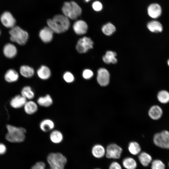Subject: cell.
I'll return each instance as SVG.
<instances>
[{"label": "cell", "instance_id": "cell-1", "mask_svg": "<svg viewBox=\"0 0 169 169\" xmlns=\"http://www.w3.org/2000/svg\"><path fill=\"white\" fill-rule=\"evenodd\" d=\"M47 24L54 32L57 33L66 32L70 26L69 19L63 14H57L52 19H48Z\"/></svg>", "mask_w": 169, "mask_h": 169}, {"label": "cell", "instance_id": "cell-2", "mask_svg": "<svg viewBox=\"0 0 169 169\" xmlns=\"http://www.w3.org/2000/svg\"><path fill=\"white\" fill-rule=\"evenodd\" d=\"M6 127L8 132L5 138L7 141L13 143L21 142L24 141L26 132L25 128L9 125H7Z\"/></svg>", "mask_w": 169, "mask_h": 169}, {"label": "cell", "instance_id": "cell-3", "mask_svg": "<svg viewBox=\"0 0 169 169\" xmlns=\"http://www.w3.org/2000/svg\"><path fill=\"white\" fill-rule=\"evenodd\" d=\"M63 15L69 19L75 20L81 15L82 10L79 4L74 1L65 2L61 8Z\"/></svg>", "mask_w": 169, "mask_h": 169}, {"label": "cell", "instance_id": "cell-4", "mask_svg": "<svg viewBox=\"0 0 169 169\" xmlns=\"http://www.w3.org/2000/svg\"><path fill=\"white\" fill-rule=\"evenodd\" d=\"M10 40L20 45H23L27 43L28 34L27 32L18 26H15L9 31Z\"/></svg>", "mask_w": 169, "mask_h": 169}, {"label": "cell", "instance_id": "cell-5", "mask_svg": "<svg viewBox=\"0 0 169 169\" xmlns=\"http://www.w3.org/2000/svg\"><path fill=\"white\" fill-rule=\"evenodd\" d=\"M47 160L49 167L64 168L67 162L66 157L59 152H52L47 156Z\"/></svg>", "mask_w": 169, "mask_h": 169}, {"label": "cell", "instance_id": "cell-6", "mask_svg": "<svg viewBox=\"0 0 169 169\" xmlns=\"http://www.w3.org/2000/svg\"><path fill=\"white\" fill-rule=\"evenodd\" d=\"M105 157L112 160L119 161L122 158L123 150L118 144L112 142L108 144L105 147Z\"/></svg>", "mask_w": 169, "mask_h": 169}, {"label": "cell", "instance_id": "cell-7", "mask_svg": "<svg viewBox=\"0 0 169 169\" xmlns=\"http://www.w3.org/2000/svg\"><path fill=\"white\" fill-rule=\"evenodd\" d=\"M153 144L158 147L169 149V131L163 130L155 134L153 138Z\"/></svg>", "mask_w": 169, "mask_h": 169}, {"label": "cell", "instance_id": "cell-8", "mask_svg": "<svg viewBox=\"0 0 169 169\" xmlns=\"http://www.w3.org/2000/svg\"><path fill=\"white\" fill-rule=\"evenodd\" d=\"M93 41L90 38L84 37L78 40L76 49L79 53H85L93 48Z\"/></svg>", "mask_w": 169, "mask_h": 169}, {"label": "cell", "instance_id": "cell-9", "mask_svg": "<svg viewBox=\"0 0 169 169\" xmlns=\"http://www.w3.org/2000/svg\"><path fill=\"white\" fill-rule=\"evenodd\" d=\"M119 161L123 169H137L139 164L136 157L131 155L124 157Z\"/></svg>", "mask_w": 169, "mask_h": 169}, {"label": "cell", "instance_id": "cell-10", "mask_svg": "<svg viewBox=\"0 0 169 169\" xmlns=\"http://www.w3.org/2000/svg\"><path fill=\"white\" fill-rule=\"evenodd\" d=\"M90 152L92 156L97 159H102L105 156V147L102 144L97 143L92 146Z\"/></svg>", "mask_w": 169, "mask_h": 169}, {"label": "cell", "instance_id": "cell-11", "mask_svg": "<svg viewBox=\"0 0 169 169\" xmlns=\"http://www.w3.org/2000/svg\"><path fill=\"white\" fill-rule=\"evenodd\" d=\"M0 21L2 24L7 28H11L15 26L16 23L15 19L8 11H5L0 17Z\"/></svg>", "mask_w": 169, "mask_h": 169}, {"label": "cell", "instance_id": "cell-12", "mask_svg": "<svg viewBox=\"0 0 169 169\" xmlns=\"http://www.w3.org/2000/svg\"><path fill=\"white\" fill-rule=\"evenodd\" d=\"M110 74L106 69L101 68L98 70L97 80L100 85L105 86L108 85L110 82Z\"/></svg>", "mask_w": 169, "mask_h": 169}, {"label": "cell", "instance_id": "cell-13", "mask_svg": "<svg viewBox=\"0 0 169 169\" xmlns=\"http://www.w3.org/2000/svg\"><path fill=\"white\" fill-rule=\"evenodd\" d=\"M136 157L138 163L145 167L149 166L153 159L149 153L144 151H142Z\"/></svg>", "mask_w": 169, "mask_h": 169}, {"label": "cell", "instance_id": "cell-14", "mask_svg": "<svg viewBox=\"0 0 169 169\" xmlns=\"http://www.w3.org/2000/svg\"><path fill=\"white\" fill-rule=\"evenodd\" d=\"M127 150L130 155L134 157L137 156L142 151L141 145L136 141H131L129 142Z\"/></svg>", "mask_w": 169, "mask_h": 169}, {"label": "cell", "instance_id": "cell-15", "mask_svg": "<svg viewBox=\"0 0 169 169\" xmlns=\"http://www.w3.org/2000/svg\"><path fill=\"white\" fill-rule=\"evenodd\" d=\"M88 28L87 23L82 20H78L74 23L73 28L75 33L78 35L85 33Z\"/></svg>", "mask_w": 169, "mask_h": 169}, {"label": "cell", "instance_id": "cell-16", "mask_svg": "<svg viewBox=\"0 0 169 169\" xmlns=\"http://www.w3.org/2000/svg\"><path fill=\"white\" fill-rule=\"evenodd\" d=\"M54 32L49 27H46L42 29L39 33V36L44 43L50 42L53 39Z\"/></svg>", "mask_w": 169, "mask_h": 169}, {"label": "cell", "instance_id": "cell-17", "mask_svg": "<svg viewBox=\"0 0 169 169\" xmlns=\"http://www.w3.org/2000/svg\"><path fill=\"white\" fill-rule=\"evenodd\" d=\"M161 6L157 3H152L147 8L148 15L153 18H156L159 17L161 14Z\"/></svg>", "mask_w": 169, "mask_h": 169}, {"label": "cell", "instance_id": "cell-18", "mask_svg": "<svg viewBox=\"0 0 169 169\" xmlns=\"http://www.w3.org/2000/svg\"><path fill=\"white\" fill-rule=\"evenodd\" d=\"M148 115L152 119L158 120L162 117L163 111L162 108L159 105L152 106L148 111Z\"/></svg>", "mask_w": 169, "mask_h": 169}, {"label": "cell", "instance_id": "cell-19", "mask_svg": "<svg viewBox=\"0 0 169 169\" xmlns=\"http://www.w3.org/2000/svg\"><path fill=\"white\" fill-rule=\"evenodd\" d=\"M3 51L4 56L9 59L15 57L17 53V49L16 46L11 43L5 44L3 47Z\"/></svg>", "mask_w": 169, "mask_h": 169}, {"label": "cell", "instance_id": "cell-20", "mask_svg": "<svg viewBox=\"0 0 169 169\" xmlns=\"http://www.w3.org/2000/svg\"><path fill=\"white\" fill-rule=\"evenodd\" d=\"M55 123L50 119H45L40 123L39 127L42 131L46 132L53 131L54 128Z\"/></svg>", "mask_w": 169, "mask_h": 169}, {"label": "cell", "instance_id": "cell-21", "mask_svg": "<svg viewBox=\"0 0 169 169\" xmlns=\"http://www.w3.org/2000/svg\"><path fill=\"white\" fill-rule=\"evenodd\" d=\"M27 100L21 95H18L11 100L10 104L14 108H19L24 106Z\"/></svg>", "mask_w": 169, "mask_h": 169}, {"label": "cell", "instance_id": "cell-22", "mask_svg": "<svg viewBox=\"0 0 169 169\" xmlns=\"http://www.w3.org/2000/svg\"><path fill=\"white\" fill-rule=\"evenodd\" d=\"M53 99L49 94L40 96L37 99V103L38 105L44 107L50 106L53 104Z\"/></svg>", "mask_w": 169, "mask_h": 169}, {"label": "cell", "instance_id": "cell-23", "mask_svg": "<svg viewBox=\"0 0 169 169\" xmlns=\"http://www.w3.org/2000/svg\"><path fill=\"white\" fill-rule=\"evenodd\" d=\"M23 107L25 112L28 115L35 113L38 109L37 103L31 100L27 101Z\"/></svg>", "mask_w": 169, "mask_h": 169}, {"label": "cell", "instance_id": "cell-24", "mask_svg": "<svg viewBox=\"0 0 169 169\" xmlns=\"http://www.w3.org/2000/svg\"><path fill=\"white\" fill-rule=\"evenodd\" d=\"M49 139L53 143L58 144L61 142L64 139V136L61 131L58 130H53L49 135Z\"/></svg>", "mask_w": 169, "mask_h": 169}, {"label": "cell", "instance_id": "cell-25", "mask_svg": "<svg viewBox=\"0 0 169 169\" xmlns=\"http://www.w3.org/2000/svg\"><path fill=\"white\" fill-rule=\"evenodd\" d=\"M147 26L150 31L153 33H160L163 30L162 24L157 21L153 20L147 23Z\"/></svg>", "mask_w": 169, "mask_h": 169}, {"label": "cell", "instance_id": "cell-26", "mask_svg": "<svg viewBox=\"0 0 169 169\" xmlns=\"http://www.w3.org/2000/svg\"><path fill=\"white\" fill-rule=\"evenodd\" d=\"M19 76L17 71L13 69H9L5 74L4 78L6 81L11 83L17 81Z\"/></svg>", "mask_w": 169, "mask_h": 169}, {"label": "cell", "instance_id": "cell-27", "mask_svg": "<svg viewBox=\"0 0 169 169\" xmlns=\"http://www.w3.org/2000/svg\"><path fill=\"white\" fill-rule=\"evenodd\" d=\"M37 74L40 79L46 80L50 78L51 73L50 70L47 67L43 65L38 70Z\"/></svg>", "mask_w": 169, "mask_h": 169}, {"label": "cell", "instance_id": "cell-28", "mask_svg": "<svg viewBox=\"0 0 169 169\" xmlns=\"http://www.w3.org/2000/svg\"><path fill=\"white\" fill-rule=\"evenodd\" d=\"M20 72L23 77L29 78L33 76L34 71L32 67L28 65H23L21 66L20 68Z\"/></svg>", "mask_w": 169, "mask_h": 169}, {"label": "cell", "instance_id": "cell-29", "mask_svg": "<svg viewBox=\"0 0 169 169\" xmlns=\"http://www.w3.org/2000/svg\"><path fill=\"white\" fill-rule=\"evenodd\" d=\"M116 53L112 51H107L103 57V60L106 64H115L117 62Z\"/></svg>", "mask_w": 169, "mask_h": 169}, {"label": "cell", "instance_id": "cell-30", "mask_svg": "<svg viewBox=\"0 0 169 169\" xmlns=\"http://www.w3.org/2000/svg\"><path fill=\"white\" fill-rule=\"evenodd\" d=\"M157 97L159 101L162 104H166L169 102V92L166 90L159 91Z\"/></svg>", "mask_w": 169, "mask_h": 169}, {"label": "cell", "instance_id": "cell-31", "mask_svg": "<svg viewBox=\"0 0 169 169\" xmlns=\"http://www.w3.org/2000/svg\"><path fill=\"white\" fill-rule=\"evenodd\" d=\"M21 95L27 100H31L35 96V93L31 88L29 86H25L22 90Z\"/></svg>", "mask_w": 169, "mask_h": 169}, {"label": "cell", "instance_id": "cell-32", "mask_svg": "<svg viewBox=\"0 0 169 169\" xmlns=\"http://www.w3.org/2000/svg\"><path fill=\"white\" fill-rule=\"evenodd\" d=\"M150 169H165L166 166L164 162L160 159H153L150 166Z\"/></svg>", "mask_w": 169, "mask_h": 169}, {"label": "cell", "instance_id": "cell-33", "mask_svg": "<svg viewBox=\"0 0 169 169\" xmlns=\"http://www.w3.org/2000/svg\"><path fill=\"white\" fill-rule=\"evenodd\" d=\"M115 26L111 23H109L104 25L102 27L103 33L106 35H110L115 31Z\"/></svg>", "mask_w": 169, "mask_h": 169}, {"label": "cell", "instance_id": "cell-34", "mask_svg": "<svg viewBox=\"0 0 169 169\" xmlns=\"http://www.w3.org/2000/svg\"><path fill=\"white\" fill-rule=\"evenodd\" d=\"M108 169H123L120 162L118 160H112L110 162Z\"/></svg>", "mask_w": 169, "mask_h": 169}, {"label": "cell", "instance_id": "cell-35", "mask_svg": "<svg viewBox=\"0 0 169 169\" xmlns=\"http://www.w3.org/2000/svg\"><path fill=\"white\" fill-rule=\"evenodd\" d=\"M63 79L67 83H72L74 80V77L73 74L69 72H65L63 76Z\"/></svg>", "mask_w": 169, "mask_h": 169}, {"label": "cell", "instance_id": "cell-36", "mask_svg": "<svg viewBox=\"0 0 169 169\" xmlns=\"http://www.w3.org/2000/svg\"><path fill=\"white\" fill-rule=\"evenodd\" d=\"M92 7L93 9L96 12L101 11L103 8L102 3L99 1H95L92 4Z\"/></svg>", "mask_w": 169, "mask_h": 169}, {"label": "cell", "instance_id": "cell-37", "mask_svg": "<svg viewBox=\"0 0 169 169\" xmlns=\"http://www.w3.org/2000/svg\"><path fill=\"white\" fill-rule=\"evenodd\" d=\"M93 75V73L92 71L89 69H85L83 72L82 76L85 79H89L91 78Z\"/></svg>", "mask_w": 169, "mask_h": 169}, {"label": "cell", "instance_id": "cell-38", "mask_svg": "<svg viewBox=\"0 0 169 169\" xmlns=\"http://www.w3.org/2000/svg\"><path fill=\"white\" fill-rule=\"evenodd\" d=\"M46 165L43 161L36 162L31 167V169H45Z\"/></svg>", "mask_w": 169, "mask_h": 169}, {"label": "cell", "instance_id": "cell-39", "mask_svg": "<svg viewBox=\"0 0 169 169\" xmlns=\"http://www.w3.org/2000/svg\"><path fill=\"white\" fill-rule=\"evenodd\" d=\"M6 150V146L2 143H0V154H3L5 153Z\"/></svg>", "mask_w": 169, "mask_h": 169}, {"label": "cell", "instance_id": "cell-40", "mask_svg": "<svg viewBox=\"0 0 169 169\" xmlns=\"http://www.w3.org/2000/svg\"><path fill=\"white\" fill-rule=\"evenodd\" d=\"M49 169H64V168H55L49 167Z\"/></svg>", "mask_w": 169, "mask_h": 169}, {"label": "cell", "instance_id": "cell-41", "mask_svg": "<svg viewBox=\"0 0 169 169\" xmlns=\"http://www.w3.org/2000/svg\"><path fill=\"white\" fill-rule=\"evenodd\" d=\"M93 169H102L100 167H96L94 168Z\"/></svg>", "mask_w": 169, "mask_h": 169}, {"label": "cell", "instance_id": "cell-42", "mask_svg": "<svg viewBox=\"0 0 169 169\" xmlns=\"http://www.w3.org/2000/svg\"><path fill=\"white\" fill-rule=\"evenodd\" d=\"M167 64H168V66H169V59H168V60L167 61Z\"/></svg>", "mask_w": 169, "mask_h": 169}, {"label": "cell", "instance_id": "cell-43", "mask_svg": "<svg viewBox=\"0 0 169 169\" xmlns=\"http://www.w3.org/2000/svg\"><path fill=\"white\" fill-rule=\"evenodd\" d=\"M0 34H1V31H0Z\"/></svg>", "mask_w": 169, "mask_h": 169}, {"label": "cell", "instance_id": "cell-44", "mask_svg": "<svg viewBox=\"0 0 169 169\" xmlns=\"http://www.w3.org/2000/svg\"><path fill=\"white\" fill-rule=\"evenodd\" d=\"M168 165H169V163H168Z\"/></svg>", "mask_w": 169, "mask_h": 169}]
</instances>
